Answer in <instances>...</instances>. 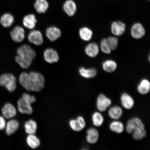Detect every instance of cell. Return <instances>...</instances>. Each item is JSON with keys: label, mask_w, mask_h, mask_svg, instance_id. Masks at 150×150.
I'll list each match as a JSON object with an SVG mask.
<instances>
[{"label": "cell", "mask_w": 150, "mask_h": 150, "mask_svg": "<svg viewBox=\"0 0 150 150\" xmlns=\"http://www.w3.org/2000/svg\"><path fill=\"white\" fill-rule=\"evenodd\" d=\"M28 91H39L44 88L45 79L40 73L31 72L29 74Z\"/></svg>", "instance_id": "1"}, {"label": "cell", "mask_w": 150, "mask_h": 150, "mask_svg": "<svg viewBox=\"0 0 150 150\" xmlns=\"http://www.w3.org/2000/svg\"><path fill=\"white\" fill-rule=\"evenodd\" d=\"M0 86L4 87L10 92H13L17 86L16 77L11 74H2L0 76Z\"/></svg>", "instance_id": "2"}, {"label": "cell", "mask_w": 150, "mask_h": 150, "mask_svg": "<svg viewBox=\"0 0 150 150\" xmlns=\"http://www.w3.org/2000/svg\"><path fill=\"white\" fill-rule=\"evenodd\" d=\"M17 52L18 55L22 59L32 62L36 56L35 50L27 45L19 47L17 50Z\"/></svg>", "instance_id": "3"}, {"label": "cell", "mask_w": 150, "mask_h": 150, "mask_svg": "<svg viewBox=\"0 0 150 150\" xmlns=\"http://www.w3.org/2000/svg\"><path fill=\"white\" fill-rule=\"evenodd\" d=\"M112 100L104 94H100L97 98L96 106L99 112H104L110 107Z\"/></svg>", "instance_id": "4"}, {"label": "cell", "mask_w": 150, "mask_h": 150, "mask_svg": "<svg viewBox=\"0 0 150 150\" xmlns=\"http://www.w3.org/2000/svg\"><path fill=\"white\" fill-rule=\"evenodd\" d=\"M145 128V125L139 118L134 117L129 120L126 127L127 132L132 134L133 131L138 129Z\"/></svg>", "instance_id": "5"}, {"label": "cell", "mask_w": 150, "mask_h": 150, "mask_svg": "<svg viewBox=\"0 0 150 150\" xmlns=\"http://www.w3.org/2000/svg\"><path fill=\"white\" fill-rule=\"evenodd\" d=\"M2 115L5 119H11L16 115V110L10 103H7L1 108Z\"/></svg>", "instance_id": "6"}, {"label": "cell", "mask_w": 150, "mask_h": 150, "mask_svg": "<svg viewBox=\"0 0 150 150\" xmlns=\"http://www.w3.org/2000/svg\"><path fill=\"white\" fill-rule=\"evenodd\" d=\"M10 34L12 40L16 42H21L25 38V31L20 26L15 27L11 31Z\"/></svg>", "instance_id": "7"}, {"label": "cell", "mask_w": 150, "mask_h": 150, "mask_svg": "<svg viewBox=\"0 0 150 150\" xmlns=\"http://www.w3.org/2000/svg\"><path fill=\"white\" fill-rule=\"evenodd\" d=\"M28 40L32 44L39 46L44 42L42 33L38 30H33L30 32L28 37Z\"/></svg>", "instance_id": "8"}, {"label": "cell", "mask_w": 150, "mask_h": 150, "mask_svg": "<svg viewBox=\"0 0 150 150\" xmlns=\"http://www.w3.org/2000/svg\"><path fill=\"white\" fill-rule=\"evenodd\" d=\"M71 128L75 131H81L86 126V123L84 118L79 116L76 120L72 119L69 122Z\"/></svg>", "instance_id": "9"}, {"label": "cell", "mask_w": 150, "mask_h": 150, "mask_svg": "<svg viewBox=\"0 0 150 150\" xmlns=\"http://www.w3.org/2000/svg\"><path fill=\"white\" fill-rule=\"evenodd\" d=\"M44 57L45 61L49 63L57 62L59 59L57 52L52 48H48L45 50Z\"/></svg>", "instance_id": "10"}, {"label": "cell", "mask_w": 150, "mask_h": 150, "mask_svg": "<svg viewBox=\"0 0 150 150\" xmlns=\"http://www.w3.org/2000/svg\"><path fill=\"white\" fill-rule=\"evenodd\" d=\"M145 33V30L143 25L139 23H135L131 29V35L134 38L139 39L142 38Z\"/></svg>", "instance_id": "11"}, {"label": "cell", "mask_w": 150, "mask_h": 150, "mask_svg": "<svg viewBox=\"0 0 150 150\" xmlns=\"http://www.w3.org/2000/svg\"><path fill=\"white\" fill-rule=\"evenodd\" d=\"M18 111L22 114H30L33 113V109L31 104L22 98L18 101Z\"/></svg>", "instance_id": "12"}, {"label": "cell", "mask_w": 150, "mask_h": 150, "mask_svg": "<svg viewBox=\"0 0 150 150\" xmlns=\"http://www.w3.org/2000/svg\"><path fill=\"white\" fill-rule=\"evenodd\" d=\"M125 24L121 21H115L112 24V33L116 36H120L122 35L125 33Z\"/></svg>", "instance_id": "13"}, {"label": "cell", "mask_w": 150, "mask_h": 150, "mask_svg": "<svg viewBox=\"0 0 150 150\" xmlns=\"http://www.w3.org/2000/svg\"><path fill=\"white\" fill-rule=\"evenodd\" d=\"M120 100L122 106L127 110L131 109L134 105V99L131 96L126 93L122 94Z\"/></svg>", "instance_id": "14"}, {"label": "cell", "mask_w": 150, "mask_h": 150, "mask_svg": "<svg viewBox=\"0 0 150 150\" xmlns=\"http://www.w3.org/2000/svg\"><path fill=\"white\" fill-rule=\"evenodd\" d=\"M46 34L48 38L50 41L53 42L57 40L61 36V32L59 28L52 27L47 29Z\"/></svg>", "instance_id": "15"}, {"label": "cell", "mask_w": 150, "mask_h": 150, "mask_svg": "<svg viewBox=\"0 0 150 150\" xmlns=\"http://www.w3.org/2000/svg\"><path fill=\"white\" fill-rule=\"evenodd\" d=\"M19 127V123L16 120L11 119L6 123L5 127L6 133L10 136L16 132Z\"/></svg>", "instance_id": "16"}, {"label": "cell", "mask_w": 150, "mask_h": 150, "mask_svg": "<svg viewBox=\"0 0 150 150\" xmlns=\"http://www.w3.org/2000/svg\"><path fill=\"white\" fill-rule=\"evenodd\" d=\"M86 140L88 143L95 144L98 141L99 134L98 130L94 128H89L87 131Z\"/></svg>", "instance_id": "17"}, {"label": "cell", "mask_w": 150, "mask_h": 150, "mask_svg": "<svg viewBox=\"0 0 150 150\" xmlns=\"http://www.w3.org/2000/svg\"><path fill=\"white\" fill-rule=\"evenodd\" d=\"M64 10L68 16H74L76 12V4L72 0H68L64 4Z\"/></svg>", "instance_id": "18"}, {"label": "cell", "mask_w": 150, "mask_h": 150, "mask_svg": "<svg viewBox=\"0 0 150 150\" xmlns=\"http://www.w3.org/2000/svg\"><path fill=\"white\" fill-rule=\"evenodd\" d=\"M37 22L34 15L30 14L25 16L23 18V23L24 27L29 29H34Z\"/></svg>", "instance_id": "19"}, {"label": "cell", "mask_w": 150, "mask_h": 150, "mask_svg": "<svg viewBox=\"0 0 150 150\" xmlns=\"http://www.w3.org/2000/svg\"><path fill=\"white\" fill-rule=\"evenodd\" d=\"M85 53L89 57H94L98 55L99 52V47L96 43H91L86 47Z\"/></svg>", "instance_id": "20"}, {"label": "cell", "mask_w": 150, "mask_h": 150, "mask_svg": "<svg viewBox=\"0 0 150 150\" xmlns=\"http://www.w3.org/2000/svg\"><path fill=\"white\" fill-rule=\"evenodd\" d=\"M137 90L141 94H147L150 90V83L149 81L146 79H143L141 81L137 87Z\"/></svg>", "instance_id": "21"}, {"label": "cell", "mask_w": 150, "mask_h": 150, "mask_svg": "<svg viewBox=\"0 0 150 150\" xmlns=\"http://www.w3.org/2000/svg\"><path fill=\"white\" fill-rule=\"evenodd\" d=\"M14 17L10 14L5 13L1 17L0 23L4 27L7 28L12 26L14 22Z\"/></svg>", "instance_id": "22"}, {"label": "cell", "mask_w": 150, "mask_h": 150, "mask_svg": "<svg viewBox=\"0 0 150 150\" xmlns=\"http://www.w3.org/2000/svg\"><path fill=\"white\" fill-rule=\"evenodd\" d=\"M79 73L83 77L90 79L95 77L96 76L97 71L95 68L86 69L84 67H82L79 69Z\"/></svg>", "instance_id": "23"}, {"label": "cell", "mask_w": 150, "mask_h": 150, "mask_svg": "<svg viewBox=\"0 0 150 150\" xmlns=\"http://www.w3.org/2000/svg\"><path fill=\"white\" fill-rule=\"evenodd\" d=\"M123 114L122 109L118 106L112 107L108 111V115L111 119L118 120L121 117Z\"/></svg>", "instance_id": "24"}, {"label": "cell", "mask_w": 150, "mask_h": 150, "mask_svg": "<svg viewBox=\"0 0 150 150\" xmlns=\"http://www.w3.org/2000/svg\"><path fill=\"white\" fill-rule=\"evenodd\" d=\"M34 7L38 12L44 13L47 10L48 4L46 0H37L34 4Z\"/></svg>", "instance_id": "25"}, {"label": "cell", "mask_w": 150, "mask_h": 150, "mask_svg": "<svg viewBox=\"0 0 150 150\" xmlns=\"http://www.w3.org/2000/svg\"><path fill=\"white\" fill-rule=\"evenodd\" d=\"M25 132L29 134H35L36 132L37 125L35 121L30 120L26 122L24 125Z\"/></svg>", "instance_id": "26"}, {"label": "cell", "mask_w": 150, "mask_h": 150, "mask_svg": "<svg viewBox=\"0 0 150 150\" xmlns=\"http://www.w3.org/2000/svg\"><path fill=\"white\" fill-rule=\"evenodd\" d=\"M26 140L28 145L32 149H36L40 145V140L34 134H29Z\"/></svg>", "instance_id": "27"}, {"label": "cell", "mask_w": 150, "mask_h": 150, "mask_svg": "<svg viewBox=\"0 0 150 150\" xmlns=\"http://www.w3.org/2000/svg\"><path fill=\"white\" fill-rule=\"evenodd\" d=\"M102 67L103 70L105 72L112 73L117 69V65L115 61L112 60H108L103 63Z\"/></svg>", "instance_id": "28"}, {"label": "cell", "mask_w": 150, "mask_h": 150, "mask_svg": "<svg viewBox=\"0 0 150 150\" xmlns=\"http://www.w3.org/2000/svg\"><path fill=\"white\" fill-rule=\"evenodd\" d=\"M80 36L82 40L85 41H89L92 37V31L87 27H83L80 29L79 32Z\"/></svg>", "instance_id": "29"}, {"label": "cell", "mask_w": 150, "mask_h": 150, "mask_svg": "<svg viewBox=\"0 0 150 150\" xmlns=\"http://www.w3.org/2000/svg\"><path fill=\"white\" fill-rule=\"evenodd\" d=\"M110 130L117 134H121L124 130V126L122 123L119 121H114L110 123L109 126Z\"/></svg>", "instance_id": "30"}, {"label": "cell", "mask_w": 150, "mask_h": 150, "mask_svg": "<svg viewBox=\"0 0 150 150\" xmlns=\"http://www.w3.org/2000/svg\"><path fill=\"white\" fill-rule=\"evenodd\" d=\"M92 120L94 125L97 127L102 126L104 122L103 116L100 112H94L92 116Z\"/></svg>", "instance_id": "31"}, {"label": "cell", "mask_w": 150, "mask_h": 150, "mask_svg": "<svg viewBox=\"0 0 150 150\" xmlns=\"http://www.w3.org/2000/svg\"><path fill=\"white\" fill-rule=\"evenodd\" d=\"M133 138L136 140H139L143 139L145 137L147 133L145 128L137 129L133 131L132 133Z\"/></svg>", "instance_id": "32"}, {"label": "cell", "mask_w": 150, "mask_h": 150, "mask_svg": "<svg viewBox=\"0 0 150 150\" xmlns=\"http://www.w3.org/2000/svg\"><path fill=\"white\" fill-rule=\"evenodd\" d=\"M15 59H16V62L23 69L28 68L32 63V62L22 59L18 55L16 56Z\"/></svg>", "instance_id": "33"}, {"label": "cell", "mask_w": 150, "mask_h": 150, "mask_svg": "<svg viewBox=\"0 0 150 150\" xmlns=\"http://www.w3.org/2000/svg\"><path fill=\"white\" fill-rule=\"evenodd\" d=\"M109 46L111 50H114L118 46V39L115 37H109L106 39Z\"/></svg>", "instance_id": "34"}, {"label": "cell", "mask_w": 150, "mask_h": 150, "mask_svg": "<svg viewBox=\"0 0 150 150\" xmlns=\"http://www.w3.org/2000/svg\"><path fill=\"white\" fill-rule=\"evenodd\" d=\"M100 48L102 51L105 54H110L112 51L108 45L106 39H103L101 41Z\"/></svg>", "instance_id": "35"}, {"label": "cell", "mask_w": 150, "mask_h": 150, "mask_svg": "<svg viewBox=\"0 0 150 150\" xmlns=\"http://www.w3.org/2000/svg\"><path fill=\"white\" fill-rule=\"evenodd\" d=\"M22 98L26 101V102L31 104L34 103L36 101V98L34 96L30 95L27 93L23 94L22 95Z\"/></svg>", "instance_id": "36"}, {"label": "cell", "mask_w": 150, "mask_h": 150, "mask_svg": "<svg viewBox=\"0 0 150 150\" xmlns=\"http://www.w3.org/2000/svg\"><path fill=\"white\" fill-rule=\"evenodd\" d=\"M6 124L5 118L3 116L0 115V131L5 129Z\"/></svg>", "instance_id": "37"}, {"label": "cell", "mask_w": 150, "mask_h": 150, "mask_svg": "<svg viewBox=\"0 0 150 150\" xmlns=\"http://www.w3.org/2000/svg\"><path fill=\"white\" fill-rule=\"evenodd\" d=\"M147 1H149V0H147Z\"/></svg>", "instance_id": "38"}]
</instances>
